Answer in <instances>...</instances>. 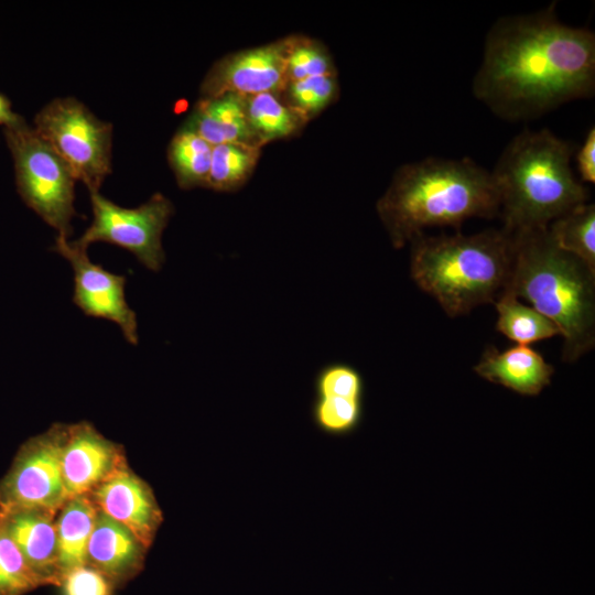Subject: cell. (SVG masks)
I'll use <instances>...</instances> for the list:
<instances>
[{
    "label": "cell",
    "instance_id": "1",
    "mask_svg": "<svg viewBox=\"0 0 595 595\" xmlns=\"http://www.w3.org/2000/svg\"><path fill=\"white\" fill-rule=\"evenodd\" d=\"M555 7L501 17L486 35L473 93L504 120H531L594 94L595 34L561 22Z\"/></svg>",
    "mask_w": 595,
    "mask_h": 595
},
{
    "label": "cell",
    "instance_id": "2",
    "mask_svg": "<svg viewBox=\"0 0 595 595\" xmlns=\"http://www.w3.org/2000/svg\"><path fill=\"white\" fill-rule=\"evenodd\" d=\"M376 209L400 249L429 228L499 216V194L491 172L469 158H426L396 171Z\"/></svg>",
    "mask_w": 595,
    "mask_h": 595
},
{
    "label": "cell",
    "instance_id": "3",
    "mask_svg": "<svg viewBox=\"0 0 595 595\" xmlns=\"http://www.w3.org/2000/svg\"><path fill=\"white\" fill-rule=\"evenodd\" d=\"M510 292L548 317L563 337L562 360L575 363L595 346V271L559 248L548 228L511 234Z\"/></svg>",
    "mask_w": 595,
    "mask_h": 595
},
{
    "label": "cell",
    "instance_id": "4",
    "mask_svg": "<svg viewBox=\"0 0 595 595\" xmlns=\"http://www.w3.org/2000/svg\"><path fill=\"white\" fill-rule=\"evenodd\" d=\"M574 152L572 143L548 129H524L507 144L491 171L504 229H545L587 202V187L572 169Z\"/></svg>",
    "mask_w": 595,
    "mask_h": 595
},
{
    "label": "cell",
    "instance_id": "5",
    "mask_svg": "<svg viewBox=\"0 0 595 595\" xmlns=\"http://www.w3.org/2000/svg\"><path fill=\"white\" fill-rule=\"evenodd\" d=\"M512 235L504 228L464 235L425 236L411 241L413 282L450 317L495 303L508 289Z\"/></svg>",
    "mask_w": 595,
    "mask_h": 595
},
{
    "label": "cell",
    "instance_id": "6",
    "mask_svg": "<svg viewBox=\"0 0 595 595\" xmlns=\"http://www.w3.org/2000/svg\"><path fill=\"white\" fill-rule=\"evenodd\" d=\"M11 151L19 194L58 236L68 238L76 177L68 164L34 128L26 123L4 129Z\"/></svg>",
    "mask_w": 595,
    "mask_h": 595
},
{
    "label": "cell",
    "instance_id": "7",
    "mask_svg": "<svg viewBox=\"0 0 595 595\" xmlns=\"http://www.w3.org/2000/svg\"><path fill=\"white\" fill-rule=\"evenodd\" d=\"M34 130L62 156L89 193L99 192L111 172L112 126L98 119L72 97L57 98L42 108Z\"/></svg>",
    "mask_w": 595,
    "mask_h": 595
},
{
    "label": "cell",
    "instance_id": "8",
    "mask_svg": "<svg viewBox=\"0 0 595 595\" xmlns=\"http://www.w3.org/2000/svg\"><path fill=\"white\" fill-rule=\"evenodd\" d=\"M93 223L75 241L87 249L104 241L122 247L149 270L159 271L164 263L162 234L173 214V205L156 193L136 208H125L107 199L99 192H90Z\"/></svg>",
    "mask_w": 595,
    "mask_h": 595
},
{
    "label": "cell",
    "instance_id": "9",
    "mask_svg": "<svg viewBox=\"0 0 595 595\" xmlns=\"http://www.w3.org/2000/svg\"><path fill=\"white\" fill-rule=\"evenodd\" d=\"M65 424L29 439L0 480V509L37 508L58 512L69 499L62 475Z\"/></svg>",
    "mask_w": 595,
    "mask_h": 595
},
{
    "label": "cell",
    "instance_id": "10",
    "mask_svg": "<svg viewBox=\"0 0 595 595\" xmlns=\"http://www.w3.org/2000/svg\"><path fill=\"white\" fill-rule=\"evenodd\" d=\"M52 249L68 260L73 268V302L88 316L116 323L126 340L137 345L138 321L136 312L126 301V277L111 273L94 263L88 258L87 249L76 246L65 237L57 236Z\"/></svg>",
    "mask_w": 595,
    "mask_h": 595
},
{
    "label": "cell",
    "instance_id": "11",
    "mask_svg": "<svg viewBox=\"0 0 595 595\" xmlns=\"http://www.w3.org/2000/svg\"><path fill=\"white\" fill-rule=\"evenodd\" d=\"M285 52L286 39H282L224 56L206 74L201 85L203 97L281 94L288 84Z\"/></svg>",
    "mask_w": 595,
    "mask_h": 595
},
{
    "label": "cell",
    "instance_id": "12",
    "mask_svg": "<svg viewBox=\"0 0 595 595\" xmlns=\"http://www.w3.org/2000/svg\"><path fill=\"white\" fill-rule=\"evenodd\" d=\"M125 462L121 448L88 422L65 425L62 475L69 498L88 496Z\"/></svg>",
    "mask_w": 595,
    "mask_h": 595
},
{
    "label": "cell",
    "instance_id": "13",
    "mask_svg": "<svg viewBox=\"0 0 595 595\" xmlns=\"http://www.w3.org/2000/svg\"><path fill=\"white\" fill-rule=\"evenodd\" d=\"M96 507L149 548L163 516L150 486L125 462L89 495Z\"/></svg>",
    "mask_w": 595,
    "mask_h": 595
},
{
    "label": "cell",
    "instance_id": "14",
    "mask_svg": "<svg viewBox=\"0 0 595 595\" xmlns=\"http://www.w3.org/2000/svg\"><path fill=\"white\" fill-rule=\"evenodd\" d=\"M57 512L37 508L0 509V524L45 585L61 583Z\"/></svg>",
    "mask_w": 595,
    "mask_h": 595
},
{
    "label": "cell",
    "instance_id": "15",
    "mask_svg": "<svg viewBox=\"0 0 595 595\" xmlns=\"http://www.w3.org/2000/svg\"><path fill=\"white\" fill-rule=\"evenodd\" d=\"M147 550L127 527L98 509L87 549L90 566L119 586L142 570Z\"/></svg>",
    "mask_w": 595,
    "mask_h": 595
},
{
    "label": "cell",
    "instance_id": "16",
    "mask_svg": "<svg viewBox=\"0 0 595 595\" xmlns=\"http://www.w3.org/2000/svg\"><path fill=\"white\" fill-rule=\"evenodd\" d=\"M475 372L522 396H538L550 385L552 365L530 346L516 345L500 351L495 346L485 348Z\"/></svg>",
    "mask_w": 595,
    "mask_h": 595
},
{
    "label": "cell",
    "instance_id": "17",
    "mask_svg": "<svg viewBox=\"0 0 595 595\" xmlns=\"http://www.w3.org/2000/svg\"><path fill=\"white\" fill-rule=\"evenodd\" d=\"M209 144L242 143L262 148L246 113L244 96L225 94L199 100L185 126Z\"/></svg>",
    "mask_w": 595,
    "mask_h": 595
},
{
    "label": "cell",
    "instance_id": "18",
    "mask_svg": "<svg viewBox=\"0 0 595 595\" xmlns=\"http://www.w3.org/2000/svg\"><path fill=\"white\" fill-rule=\"evenodd\" d=\"M97 511L89 496H75L57 512V554L62 576L74 567L88 564L87 549Z\"/></svg>",
    "mask_w": 595,
    "mask_h": 595
},
{
    "label": "cell",
    "instance_id": "19",
    "mask_svg": "<svg viewBox=\"0 0 595 595\" xmlns=\"http://www.w3.org/2000/svg\"><path fill=\"white\" fill-rule=\"evenodd\" d=\"M244 100L249 126L261 147L295 134L307 121L277 93L244 96Z\"/></svg>",
    "mask_w": 595,
    "mask_h": 595
},
{
    "label": "cell",
    "instance_id": "20",
    "mask_svg": "<svg viewBox=\"0 0 595 595\" xmlns=\"http://www.w3.org/2000/svg\"><path fill=\"white\" fill-rule=\"evenodd\" d=\"M496 329L517 345L533 343L560 335L555 324L536 309L520 303L510 292H505L495 303Z\"/></svg>",
    "mask_w": 595,
    "mask_h": 595
},
{
    "label": "cell",
    "instance_id": "21",
    "mask_svg": "<svg viewBox=\"0 0 595 595\" xmlns=\"http://www.w3.org/2000/svg\"><path fill=\"white\" fill-rule=\"evenodd\" d=\"M213 145L192 129L182 128L169 145V161L180 187H206Z\"/></svg>",
    "mask_w": 595,
    "mask_h": 595
},
{
    "label": "cell",
    "instance_id": "22",
    "mask_svg": "<svg viewBox=\"0 0 595 595\" xmlns=\"http://www.w3.org/2000/svg\"><path fill=\"white\" fill-rule=\"evenodd\" d=\"M555 245L595 271V205L584 203L548 227Z\"/></svg>",
    "mask_w": 595,
    "mask_h": 595
},
{
    "label": "cell",
    "instance_id": "23",
    "mask_svg": "<svg viewBox=\"0 0 595 595\" xmlns=\"http://www.w3.org/2000/svg\"><path fill=\"white\" fill-rule=\"evenodd\" d=\"M261 148L242 143L213 147L210 170L206 187L219 192L241 186L253 172Z\"/></svg>",
    "mask_w": 595,
    "mask_h": 595
},
{
    "label": "cell",
    "instance_id": "24",
    "mask_svg": "<svg viewBox=\"0 0 595 595\" xmlns=\"http://www.w3.org/2000/svg\"><path fill=\"white\" fill-rule=\"evenodd\" d=\"M285 67L288 83L312 76L336 75L328 51L320 42L304 36L286 37Z\"/></svg>",
    "mask_w": 595,
    "mask_h": 595
},
{
    "label": "cell",
    "instance_id": "25",
    "mask_svg": "<svg viewBox=\"0 0 595 595\" xmlns=\"http://www.w3.org/2000/svg\"><path fill=\"white\" fill-rule=\"evenodd\" d=\"M44 585L0 524V595H25Z\"/></svg>",
    "mask_w": 595,
    "mask_h": 595
},
{
    "label": "cell",
    "instance_id": "26",
    "mask_svg": "<svg viewBox=\"0 0 595 595\" xmlns=\"http://www.w3.org/2000/svg\"><path fill=\"white\" fill-rule=\"evenodd\" d=\"M284 101L307 120L326 108L338 94L336 75L312 76L289 82Z\"/></svg>",
    "mask_w": 595,
    "mask_h": 595
},
{
    "label": "cell",
    "instance_id": "27",
    "mask_svg": "<svg viewBox=\"0 0 595 595\" xmlns=\"http://www.w3.org/2000/svg\"><path fill=\"white\" fill-rule=\"evenodd\" d=\"M361 412V400L339 397H317L312 410L317 428L329 434L353 431L360 421Z\"/></svg>",
    "mask_w": 595,
    "mask_h": 595
},
{
    "label": "cell",
    "instance_id": "28",
    "mask_svg": "<svg viewBox=\"0 0 595 595\" xmlns=\"http://www.w3.org/2000/svg\"><path fill=\"white\" fill-rule=\"evenodd\" d=\"M317 397H339L361 400L364 383L360 374L351 366L332 364L325 366L315 379Z\"/></svg>",
    "mask_w": 595,
    "mask_h": 595
},
{
    "label": "cell",
    "instance_id": "29",
    "mask_svg": "<svg viewBox=\"0 0 595 595\" xmlns=\"http://www.w3.org/2000/svg\"><path fill=\"white\" fill-rule=\"evenodd\" d=\"M63 595H112L115 584L89 564L67 571L61 580Z\"/></svg>",
    "mask_w": 595,
    "mask_h": 595
},
{
    "label": "cell",
    "instance_id": "30",
    "mask_svg": "<svg viewBox=\"0 0 595 595\" xmlns=\"http://www.w3.org/2000/svg\"><path fill=\"white\" fill-rule=\"evenodd\" d=\"M578 180L584 184L595 183V129L592 127L575 152Z\"/></svg>",
    "mask_w": 595,
    "mask_h": 595
},
{
    "label": "cell",
    "instance_id": "31",
    "mask_svg": "<svg viewBox=\"0 0 595 595\" xmlns=\"http://www.w3.org/2000/svg\"><path fill=\"white\" fill-rule=\"evenodd\" d=\"M24 123L23 118L12 110L9 100L0 94V125L7 129L17 128Z\"/></svg>",
    "mask_w": 595,
    "mask_h": 595
}]
</instances>
